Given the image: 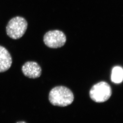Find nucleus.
I'll list each match as a JSON object with an SVG mask.
<instances>
[{
	"label": "nucleus",
	"instance_id": "nucleus-1",
	"mask_svg": "<svg viewBox=\"0 0 123 123\" xmlns=\"http://www.w3.org/2000/svg\"><path fill=\"white\" fill-rule=\"evenodd\" d=\"M49 99L53 105L63 107L72 104L74 97L73 92L68 88L64 86H57L50 91Z\"/></svg>",
	"mask_w": 123,
	"mask_h": 123
},
{
	"label": "nucleus",
	"instance_id": "nucleus-2",
	"mask_svg": "<svg viewBox=\"0 0 123 123\" xmlns=\"http://www.w3.org/2000/svg\"><path fill=\"white\" fill-rule=\"evenodd\" d=\"M28 23L22 17H16L8 22L6 27V32L12 39H19L25 34L27 29Z\"/></svg>",
	"mask_w": 123,
	"mask_h": 123
},
{
	"label": "nucleus",
	"instance_id": "nucleus-3",
	"mask_svg": "<svg viewBox=\"0 0 123 123\" xmlns=\"http://www.w3.org/2000/svg\"><path fill=\"white\" fill-rule=\"evenodd\" d=\"M112 93L111 88L106 82H101L95 84L90 91V96L92 100L102 103L109 99Z\"/></svg>",
	"mask_w": 123,
	"mask_h": 123
},
{
	"label": "nucleus",
	"instance_id": "nucleus-4",
	"mask_svg": "<svg viewBox=\"0 0 123 123\" xmlns=\"http://www.w3.org/2000/svg\"><path fill=\"white\" fill-rule=\"evenodd\" d=\"M43 41L45 45L52 49H58L63 46L66 41L65 34L59 30L47 32L44 35Z\"/></svg>",
	"mask_w": 123,
	"mask_h": 123
},
{
	"label": "nucleus",
	"instance_id": "nucleus-5",
	"mask_svg": "<svg viewBox=\"0 0 123 123\" xmlns=\"http://www.w3.org/2000/svg\"><path fill=\"white\" fill-rule=\"evenodd\" d=\"M22 71L25 76L32 79L38 78L42 74L41 68L35 62L25 63L22 66Z\"/></svg>",
	"mask_w": 123,
	"mask_h": 123
},
{
	"label": "nucleus",
	"instance_id": "nucleus-6",
	"mask_svg": "<svg viewBox=\"0 0 123 123\" xmlns=\"http://www.w3.org/2000/svg\"><path fill=\"white\" fill-rule=\"evenodd\" d=\"M12 64V57L9 52L5 47L0 46V73L8 70Z\"/></svg>",
	"mask_w": 123,
	"mask_h": 123
},
{
	"label": "nucleus",
	"instance_id": "nucleus-7",
	"mask_svg": "<svg viewBox=\"0 0 123 123\" xmlns=\"http://www.w3.org/2000/svg\"><path fill=\"white\" fill-rule=\"evenodd\" d=\"M111 80L112 82L116 84L122 82L123 80V69L119 66H115L111 72Z\"/></svg>",
	"mask_w": 123,
	"mask_h": 123
},
{
	"label": "nucleus",
	"instance_id": "nucleus-8",
	"mask_svg": "<svg viewBox=\"0 0 123 123\" xmlns=\"http://www.w3.org/2000/svg\"><path fill=\"white\" fill-rule=\"evenodd\" d=\"M16 123H27L26 122H24V121H20V122H18Z\"/></svg>",
	"mask_w": 123,
	"mask_h": 123
}]
</instances>
